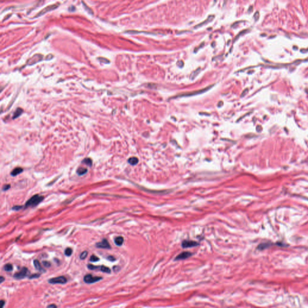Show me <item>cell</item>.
Segmentation results:
<instances>
[{"mask_svg": "<svg viewBox=\"0 0 308 308\" xmlns=\"http://www.w3.org/2000/svg\"><path fill=\"white\" fill-rule=\"evenodd\" d=\"M43 199V196H41L38 194L34 195L32 198L29 199L27 202L25 204V206L28 207V206H37L39 203H40L42 201Z\"/></svg>", "mask_w": 308, "mask_h": 308, "instance_id": "2", "label": "cell"}, {"mask_svg": "<svg viewBox=\"0 0 308 308\" xmlns=\"http://www.w3.org/2000/svg\"><path fill=\"white\" fill-rule=\"evenodd\" d=\"M42 264H43V266L45 267L48 268V267H51V263L49 262H48V261H44L42 262Z\"/></svg>", "mask_w": 308, "mask_h": 308, "instance_id": "29", "label": "cell"}, {"mask_svg": "<svg viewBox=\"0 0 308 308\" xmlns=\"http://www.w3.org/2000/svg\"><path fill=\"white\" fill-rule=\"evenodd\" d=\"M177 65L180 67H182L184 66V63L182 61H178L177 63Z\"/></svg>", "mask_w": 308, "mask_h": 308, "instance_id": "34", "label": "cell"}, {"mask_svg": "<svg viewBox=\"0 0 308 308\" xmlns=\"http://www.w3.org/2000/svg\"><path fill=\"white\" fill-rule=\"evenodd\" d=\"M128 161L131 165L135 166V165H136L138 163V158H136V157H131V158H130V159H129Z\"/></svg>", "mask_w": 308, "mask_h": 308, "instance_id": "16", "label": "cell"}, {"mask_svg": "<svg viewBox=\"0 0 308 308\" xmlns=\"http://www.w3.org/2000/svg\"><path fill=\"white\" fill-rule=\"evenodd\" d=\"M75 7L74 6H71L69 8V11H71V12H72V11L74 12V11H75Z\"/></svg>", "mask_w": 308, "mask_h": 308, "instance_id": "37", "label": "cell"}, {"mask_svg": "<svg viewBox=\"0 0 308 308\" xmlns=\"http://www.w3.org/2000/svg\"><path fill=\"white\" fill-rule=\"evenodd\" d=\"M87 172V169L84 167H79L77 170V173L79 175H83Z\"/></svg>", "mask_w": 308, "mask_h": 308, "instance_id": "17", "label": "cell"}, {"mask_svg": "<svg viewBox=\"0 0 308 308\" xmlns=\"http://www.w3.org/2000/svg\"><path fill=\"white\" fill-rule=\"evenodd\" d=\"M10 187H11V185H4L3 188V191H6L7 190L8 188H10Z\"/></svg>", "mask_w": 308, "mask_h": 308, "instance_id": "31", "label": "cell"}, {"mask_svg": "<svg viewBox=\"0 0 308 308\" xmlns=\"http://www.w3.org/2000/svg\"><path fill=\"white\" fill-rule=\"evenodd\" d=\"M214 86V84L213 85H211L210 86H208L206 88H202V89H201V90L197 91H194V92H189V93H182V94L178 95L175 96L174 97H172V99L177 98H182V97H189V96H194V95H199V94H201L202 93H204V92L208 91V90H209V89L212 88V87Z\"/></svg>", "mask_w": 308, "mask_h": 308, "instance_id": "1", "label": "cell"}, {"mask_svg": "<svg viewBox=\"0 0 308 308\" xmlns=\"http://www.w3.org/2000/svg\"><path fill=\"white\" fill-rule=\"evenodd\" d=\"M33 264H34V267L36 268V269H37V270L39 271H41L42 272H43L44 270H43V269L42 267H41V263L39 262V261L37 260H34V262H33Z\"/></svg>", "mask_w": 308, "mask_h": 308, "instance_id": "13", "label": "cell"}, {"mask_svg": "<svg viewBox=\"0 0 308 308\" xmlns=\"http://www.w3.org/2000/svg\"><path fill=\"white\" fill-rule=\"evenodd\" d=\"M107 260L108 261H114L116 260L115 258L113 256H109L107 257Z\"/></svg>", "mask_w": 308, "mask_h": 308, "instance_id": "30", "label": "cell"}, {"mask_svg": "<svg viewBox=\"0 0 308 308\" xmlns=\"http://www.w3.org/2000/svg\"><path fill=\"white\" fill-rule=\"evenodd\" d=\"M65 253L66 256H70L72 253V250L71 249V248H67L65 251Z\"/></svg>", "mask_w": 308, "mask_h": 308, "instance_id": "22", "label": "cell"}, {"mask_svg": "<svg viewBox=\"0 0 308 308\" xmlns=\"http://www.w3.org/2000/svg\"><path fill=\"white\" fill-rule=\"evenodd\" d=\"M102 278L101 277L93 276V275L89 274H87V275H86L84 276V281L86 283L91 284V283H93L100 281L101 280H102Z\"/></svg>", "mask_w": 308, "mask_h": 308, "instance_id": "3", "label": "cell"}, {"mask_svg": "<svg viewBox=\"0 0 308 308\" xmlns=\"http://www.w3.org/2000/svg\"><path fill=\"white\" fill-rule=\"evenodd\" d=\"M87 255H88V252L87 251H84L83 252H82L80 255V256H79V257H80V259L83 260H85L86 258L87 257Z\"/></svg>", "mask_w": 308, "mask_h": 308, "instance_id": "23", "label": "cell"}, {"mask_svg": "<svg viewBox=\"0 0 308 308\" xmlns=\"http://www.w3.org/2000/svg\"><path fill=\"white\" fill-rule=\"evenodd\" d=\"M87 267H88V269H90V270H96V269H99V267L95 266V265H91V264H88V266H87Z\"/></svg>", "mask_w": 308, "mask_h": 308, "instance_id": "25", "label": "cell"}, {"mask_svg": "<svg viewBox=\"0 0 308 308\" xmlns=\"http://www.w3.org/2000/svg\"><path fill=\"white\" fill-rule=\"evenodd\" d=\"M4 304H5V302L4 300H1V307H0V308H3Z\"/></svg>", "mask_w": 308, "mask_h": 308, "instance_id": "38", "label": "cell"}, {"mask_svg": "<svg viewBox=\"0 0 308 308\" xmlns=\"http://www.w3.org/2000/svg\"><path fill=\"white\" fill-rule=\"evenodd\" d=\"M199 244L197 242L192 241V240H185L182 243V247L183 248H189V247H193L199 246Z\"/></svg>", "mask_w": 308, "mask_h": 308, "instance_id": "8", "label": "cell"}, {"mask_svg": "<svg viewBox=\"0 0 308 308\" xmlns=\"http://www.w3.org/2000/svg\"><path fill=\"white\" fill-rule=\"evenodd\" d=\"M99 260V257L95 255H92L90 258V261L91 262H96V261H98Z\"/></svg>", "mask_w": 308, "mask_h": 308, "instance_id": "26", "label": "cell"}, {"mask_svg": "<svg viewBox=\"0 0 308 308\" xmlns=\"http://www.w3.org/2000/svg\"><path fill=\"white\" fill-rule=\"evenodd\" d=\"M98 59L99 60H100L102 63H110V61H109L108 60L105 59V58H104L99 57Z\"/></svg>", "mask_w": 308, "mask_h": 308, "instance_id": "27", "label": "cell"}, {"mask_svg": "<svg viewBox=\"0 0 308 308\" xmlns=\"http://www.w3.org/2000/svg\"><path fill=\"white\" fill-rule=\"evenodd\" d=\"M22 172H23V169H22V168L17 167V168H15V169L12 172L11 175L13 176H15L20 174V173H21Z\"/></svg>", "mask_w": 308, "mask_h": 308, "instance_id": "14", "label": "cell"}, {"mask_svg": "<svg viewBox=\"0 0 308 308\" xmlns=\"http://www.w3.org/2000/svg\"><path fill=\"white\" fill-rule=\"evenodd\" d=\"M99 269H100V270L104 273H108V274H110L111 273V270L110 269H109L108 267H105L104 265H102L101 267H99Z\"/></svg>", "mask_w": 308, "mask_h": 308, "instance_id": "18", "label": "cell"}, {"mask_svg": "<svg viewBox=\"0 0 308 308\" xmlns=\"http://www.w3.org/2000/svg\"><path fill=\"white\" fill-rule=\"evenodd\" d=\"M252 8H253V6H250V7H249V10H248V12H249V13H250V12H252Z\"/></svg>", "mask_w": 308, "mask_h": 308, "instance_id": "40", "label": "cell"}, {"mask_svg": "<svg viewBox=\"0 0 308 308\" xmlns=\"http://www.w3.org/2000/svg\"><path fill=\"white\" fill-rule=\"evenodd\" d=\"M214 15H210V16H209L208 17V18L205 20V21H204L202 22V23L199 24L198 25H197L196 26H195V27H194V28H197L199 27H202V26H203V25H206L208 22H209L211 21L212 20L214 19Z\"/></svg>", "mask_w": 308, "mask_h": 308, "instance_id": "11", "label": "cell"}, {"mask_svg": "<svg viewBox=\"0 0 308 308\" xmlns=\"http://www.w3.org/2000/svg\"><path fill=\"white\" fill-rule=\"evenodd\" d=\"M22 113H23V110H22V109L21 108H18L16 109V111H15L14 114H13V119H16V118L18 117H19L20 115H21Z\"/></svg>", "mask_w": 308, "mask_h": 308, "instance_id": "15", "label": "cell"}, {"mask_svg": "<svg viewBox=\"0 0 308 308\" xmlns=\"http://www.w3.org/2000/svg\"><path fill=\"white\" fill-rule=\"evenodd\" d=\"M96 246L98 248H101V249H111V246L110 244L108 243V241L105 239H103L101 242L98 243L96 244Z\"/></svg>", "mask_w": 308, "mask_h": 308, "instance_id": "9", "label": "cell"}, {"mask_svg": "<svg viewBox=\"0 0 308 308\" xmlns=\"http://www.w3.org/2000/svg\"><path fill=\"white\" fill-rule=\"evenodd\" d=\"M58 6H59L58 4H51V5H50V6H47V7H46L45 8H44L43 9H42L41 12H39V13H38L34 16V18L40 17V16H41L43 15L44 14H45L46 13H47V12H50V11H53V10L57 8L58 7Z\"/></svg>", "mask_w": 308, "mask_h": 308, "instance_id": "5", "label": "cell"}, {"mask_svg": "<svg viewBox=\"0 0 308 308\" xmlns=\"http://www.w3.org/2000/svg\"><path fill=\"white\" fill-rule=\"evenodd\" d=\"M192 255V253H190V252H182V253H180V255H178L176 257L175 260L178 261V260H182L187 259V258L190 257Z\"/></svg>", "mask_w": 308, "mask_h": 308, "instance_id": "10", "label": "cell"}, {"mask_svg": "<svg viewBox=\"0 0 308 308\" xmlns=\"http://www.w3.org/2000/svg\"><path fill=\"white\" fill-rule=\"evenodd\" d=\"M83 163L87 165L89 167H91L92 166V161L90 158H86L83 161Z\"/></svg>", "mask_w": 308, "mask_h": 308, "instance_id": "21", "label": "cell"}, {"mask_svg": "<svg viewBox=\"0 0 308 308\" xmlns=\"http://www.w3.org/2000/svg\"><path fill=\"white\" fill-rule=\"evenodd\" d=\"M223 105V102H220V104H219V103H218V105H219L220 107H221V105ZM219 106H218V107H219Z\"/></svg>", "mask_w": 308, "mask_h": 308, "instance_id": "41", "label": "cell"}, {"mask_svg": "<svg viewBox=\"0 0 308 308\" xmlns=\"http://www.w3.org/2000/svg\"><path fill=\"white\" fill-rule=\"evenodd\" d=\"M48 282L51 284H65L67 282V279L64 276H58L51 278Z\"/></svg>", "mask_w": 308, "mask_h": 308, "instance_id": "6", "label": "cell"}, {"mask_svg": "<svg viewBox=\"0 0 308 308\" xmlns=\"http://www.w3.org/2000/svg\"><path fill=\"white\" fill-rule=\"evenodd\" d=\"M39 277H40L39 274H31L30 276H29V278L30 279H36V278H38Z\"/></svg>", "mask_w": 308, "mask_h": 308, "instance_id": "28", "label": "cell"}, {"mask_svg": "<svg viewBox=\"0 0 308 308\" xmlns=\"http://www.w3.org/2000/svg\"><path fill=\"white\" fill-rule=\"evenodd\" d=\"M22 208V206H14V207L13 208V210L18 211V210H19L20 209H21V208Z\"/></svg>", "mask_w": 308, "mask_h": 308, "instance_id": "32", "label": "cell"}, {"mask_svg": "<svg viewBox=\"0 0 308 308\" xmlns=\"http://www.w3.org/2000/svg\"><path fill=\"white\" fill-rule=\"evenodd\" d=\"M5 281V279L3 277V276H1V281H0V283H3L4 281Z\"/></svg>", "mask_w": 308, "mask_h": 308, "instance_id": "39", "label": "cell"}, {"mask_svg": "<svg viewBox=\"0 0 308 308\" xmlns=\"http://www.w3.org/2000/svg\"><path fill=\"white\" fill-rule=\"evenodd\" d=\"M259 16H260V15H259V12H256V13L255 14V18L256 19V21H257V20L258 19V18H259Z\"/></svg>", "mask_w": 308, "mask_h": 308, "instance_id": "36", "label": "cell"}, {"mask_svg": "<svg viewBox=\"0 0 308 308\" xmlns=\"http://www.w3.org/2000/svg\"><path fill=\"white\" fill-rule=\"evenodd\" d=\"M247 92H248V88H246V89H245V90H244V91H243V92L242 93V94H241V97H243V96H245V95H246L247 94Z\"/></svg>", "mask_w": 308, "mask_h": 308, "instance_id": "35", "label": "cell"}, {"mask_svg": "<svg viewBox=\"0 0 308 308\" xmlns=\"http://www.w3.org/2000/svg\"><path fill=\"white\" fill-rule=\"evenodd\" d=\"M29 272L27 268L23 267L22 269L21 270V271L18 273H16L15 274L14 278H15L16 279H18V280L24 279V278L26 277L29 274Z\"/></svg>", "mask_w": 308, "mask_h": 308, "instance_id": "4", "label": "cell"}, {"mask_svg": "<svg viewBox=\"0 0 308 308\" xmlns=\"http://www.w3.org/2000/svg\"><path fill=\"white\" fill-rule=\"evenodd\" d=\"M200 71H201V68H198V69H197L194 72H193L191 74V75H190V78H191V79H194V78L197 76V75L199 74L200 73Z\"/></svg>", "mask_w": 308, "mask_h": 308, "instance_id": "20", "label": "cell"}, {"mask_svg": "<svg viewBox=\"0 0 308 308\" xmlns=\"http://www.w3.org/2000/svg\"><path fill=\"white\" fill-rule=\"evenodd\" d=\"M4 270L6 272H11L13 270V266L11 264H7L4 267Z\"/></svg>", "mask_w": 308, "mask_h": 308, "instance_id": "19", "label": "cell"}, {"mask_svg": "<svg viewBox=\"0 0 308 308\" xmlns=\"http://www.w3.org/2000/svg\"><path fill=\"white\" fill-rule=\"evenodd\" d=\"M47 308H57V306L54 304H49L47 306Z\"/></svg>", "mask_w": 308, "mask_h": 308, "instance_id": "33", "label": "cell"}, {"mask_svg": "<svg viewBox=\"0 0 308 308\" xmlns=\"http://www.w3.org/2000/svg\"><path fill=\"white\" fill-rule=\"evenodd\" d=\"M82 3L83 4L84 7L85 8V9H86V11H87L88 12V13H90L91 15H93V11H92V9H91V8H89V7H88V6H86V4H85L84 3V2H83Z\"/></svg>", "mask_w": 308, "mask_h": 308, "instance_id": "24", "label": "cell"}, {"mask_svg": "<svg viewBox=\"0 0 308 308\" xmlns=\"http://www.w3.org/2000/svg\"><path fill=\"white\" fill-rule=\"evenodd\" d=\"M123 238L122 237V236H117L115 238L114 240V243L115 244L118 246H121L122 245V244L123 243Z\"/></svg>", "mask_w": 308, "mask_h": 308, "instance_id": "12", "label": "cell"}, {"mask_svg": "<svg viewBox=\"0 0 308 308\" xmlns=\"http://www.w3.org/2000/svg\"><path fill=\"white\" fill-rule=\"evenodd\" d=\"M42 59H43V56L41 54H35L31 58H29L28 60L27 64L28 65L31 66V65H33L34 64L37 63V62H41Z\"/></svg>", "mask_w": 308, "mask_h": 308, "instance_id": "7", "label": "cell"}]
</instances>
